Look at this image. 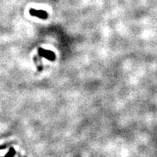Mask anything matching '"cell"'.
Listing matches in <instances>:
<instances>
[{"label":"cell","mask_w":157,"mask_h":157,"mask_svg":"<svg viewBox=\"0 0 157 157\" xmlns=\"http://www.w3.org/2000/svg\"><path fill=\"white\" fill-rule=\"evenodd\" d=\"M39 56L47 58V59L52 60V61H53V60L55 59V55L54 52H52V51H48V50H44L43 49V48H39Z\"/></svg>","instance_id":"6da1fadb"},{"label":"cell","mask_w":157,"mask_h":157,"mask_svg":"<svg viewBox=\"0 0 157 157\" xmlns=\"http://www.w3.org/2000/svg\"><path fill=\"white\" fill-rule=\"evenodd\" d=\"M30 14L32 16L34 17L39 18V19H46L48 17V14L47 12L42 10H35V9H31L30 10Z\"/></svg>","instance_id":"7a4b0ae2"}]
</instances>
